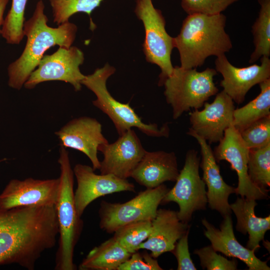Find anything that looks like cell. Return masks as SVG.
Instances as JSON below:
<instances>
[{"label": "cell", "mask_w": 270, "mask_h": 270, "mask_svg": "<svg viewBox=\"0 0 270 270\" xmlns=\"http://www.w3.org/2000/svg\"><path fill=\"white\" fill-rule=\"evenodd\" d=\"M240 134L250 150L260 148L270 144V115L253 122Z\"/></svg>", "instance_id": "obj_29"}, {"label": "cell", "mask_w": 270, "mask_h": 270, "mask_svg": "<svg viewBox=\"0 0 270 270\" xmlns=\"http://www.w3.org/2000/svg\"><path fill=\"white\" fill-rule=\"evenodd\" d=\"M114 238L93 248L80 266L82 270H118L131 256Z\"/></svg>", "instance_id": "obj_22"}, {"label": "cell", "mask_w": 270, "mask_h": 270, "mask_svg": "<svg viewBox=\"0 0 270 270\" xmlns=\"http://www.w3.org/2000/svg\"><path fill=\"white\" fill-rule=\"evenodd\" d=\"M204 108L190 113V130L210 144L220 142L226 129L233 125L234 102L223 90L216 94L212 103L206 102Z\"/></svg>", "instance_id": "obj_13"}, {"label": "cell", "mask_w": 270, "mask_h": 270, "mask_svg": "<svg viewBox=\"0 0 270 270\" xmlns=\"http://www.w3.org/2000/svg\"><path fill=\"white\" fill-rule=\"evenodd\" d=\"M98 151L104 156L100 174H112L127 179L143 158L146 152L135 132L130 129L112 143L100 145Z\"/></svg>", "instance_id": "obj_14"}, {"label": "cell", "mask_w": 270, "mask_h": 270, "mask_svg": "<svg viewBox=\"0 0 270 270\" xmlns=\"http://www.w3.org/2000/svg\"><path fill=\"white\" fill-rule=\"evenodd\" d=\"M258 2L260 6L258 16L252 26L254 50L250 56V64L262 56H270V0Z\"/></svg>", "instance_id": "obj_24"}, {"label": "cell", "mask_w": 270, "mask_h": 270, "mask_svg": "<svg viewBox=\"0 0 270 270\" xmlns=\"http://www.w3.org/2000/svg\"><path fill=\"white\" fill-rule=\"evenodd\" d=\"M164 184L140 192L124 203L102 201L98 211L100 228L114 233L120 228L135 222L151 220L156 214L158 206L169 190Z\"/></svg>", "instance_id": "obj_7"}, {"label": "cell", "mask_w": 270, "mask_h": 270, "mask_svg": "<svg viewBox=\"0 0 270 270\" xmlns=\"http://www.w3.org/2000/svg\"><path fill=\"white\" fill-rule=\"evenodd\" d=\"M256 205L255 200L241 196L230 204L236 218V230L244 234H248L246 248L254 252L260 248V242L264 240L266 232L270 229V216L258 217L254 212Z\"/></svg>", "instance_id": "obj_21"}, {"label": "cell", "mask_w": 270, "mask_h": 270, "mask_svg": "<svg viewBox=\"0 0 270 270\" xmlns=\"http://www.w3.org/2000/svg\"><path fill=\"white\" fill-rule=\"evenodd\" d=\"M220 229L208 222L206 218L202 223L206 230L204 235L211 243L214 250L228 257L237 258L242 261L249 270H270L267 261H262L254 254V250L242 246L236 240L234 232L230 214L223 216Z\"/></svg>", "instance_id": "obj_18"}, {"label": "cell", "mask_w": 270, "mask_h": 270, "mask_svg": "<svg viewBox=\"0 0 270 270\" xmlns=\"http://www.w3.org/2000/svg\"><path fill=\"white\" fill-rule=\"evenodd\" d=\"M115 71L114 67L107 64L92 74L85 76L82 84L96 96L93 104L110 118L119 136L135 127L148 136L168 138L170 134L168 123L160 128L156 124H146L129 104L120 102L112 96L107 88L106 81Z\"/></svg>", "instance_id": "obj_4"}, {"label": "cell", "mask_w": 270, "mask_h": 270, "mask_svg": "<svg viewBox=\"0 0 270 270\" xmlns=\"http://www.w3.org/2000/svg\"><path fill=\"white\" fill-rule=\"evenodd\" d=\"M226 20L222 13L188 14L180 34L174 38L182 68H196L201 66L208 56L217 57L231 50L232 42L225 30Z\"/></svg>", "instance_id": "obj_2"}, {"label": "cell", "mask_w": 270, "mask_h": 270, "mask_svg": "<svg viewBox=\"0 0 270 270\" xmlns=\"http://www.w3.org/2000/svg\"><path fill=\"white\" fill-rule=\"evenodd\" d=\"M261 64H253L244 68L233 66L225 54L216 57L215 70L222 76L220 86L232 100L239 104L245 100L249 90L254 86L270 78V59L260 58Z\"/></svg>", "instance_id": "obj_15"}, {"label": "cell", "mask_w": 270, "mask_h": 270, "mask_svg": "<svg viewBox=\"0 0 270 270\" xmlns=\"http://www.w3.org/2000/svg\"><path fill=\"white\" fill-rule=\"evenodd\" d=\"M248 172L252 182L262 189L270 186V144L258 148L250 149Z\"/></svg>", "instance_id": "obj_25"}, {"label": "cell", "mask_w": 270, "mask_h": 270, "mask_svg": "<svg viewBox=\"0 0 270 270\" xmlns=\"http://www.w3.org/2000/svg\"><path fill=\"white\" fill-rule=\"evenodd\" d=\"M179 173L174 152L146 151L130 177L146 188H152L165 182H176Z\"/></svg>", "instance_id": "obj_20"}, {"label": "cell", "mask_w": 270, "mask_h": 270, "mask_svg": "<svg viewBox=\"0 0 270 270\" xmlns=\"http://www.w3.org/2000/svg\"><path fill=\"white\" fill-rule=\"evenodd\" d=\"M104 0H48L52 9L54 22L60 25L68 22L73 14L83 12L90 15Z\"/></svg>", "instance_id": "obj_28"}, {"label": "cell", "mask_w": 270, "mask_h": 270, "mask_svg": "<svg viewBox=\"0 0 270 270\" xmlns=\"http://www.w3.org/2000/svg\"><path fill=\"white\" fill-rule=\"evenodd\" d=\"M62 146L83 152L90 160L94 170H100L99 146L108 142L102 134V125L96 118L81 116L74 118L55 132Z\"/></svg>", "instance_id": "obj_16"}, {"label": "cell", "mask_w": 270, "mask_h": 270, "mask_svg": "<svg viewBox=\"0 0 270 270\" xmlns=\"http://www.w3.org/2000/svg\"><path fill=\"white\" fill-rule=\"evenodd\" d=\"M187 134L198 142L202 155L200 166L202 170V180L207 187L206 196L210 208L218 212L222 217L232 212L228 202L229 196L235 193L236 188L227 184L220 174V167L210 144L190 130Z\"/></svg>", "instance_id": "obj_17"}, {"label": "cell", "mask_w": 270, "mask_h": 270, "mask_svg": "<svg viewBox=\"0 0 270 270\" xmlns=\"http://www.w3.org/2000/svg\"><path fill=\"white\" fill-rule=\"evenodd\" d=\"M200 164L198 152L188 150L175 185L167 192L160 204L176 202L179 207L178 217L185 223L191 220L194 212L206 210L208 204L206 184L199 174Z\"/></svg>", "instance_id": "obj_8"}, {"label": "cell", "mask_w": 270, "mask_h": 270, "mask_svg": "<svg viewBox=\"0 0 270 270\" xmlns=\"http://www.w3.org/2000/svg\"><path fill=\"white\" fill-rule=\"evenodd\" d=\"M216 74L215 69L210 68L198 72L196 68L174 67L163 86L166 101L172 108L174 120L191 108H201L210 97L218 92L214 82Z\"/></svg>", "instance_id": "obj_5"}, {"label": "cell", "mask_w": 270, "mask_h": 270, "mask_svg": "<svg viewBox=\"0 0 270 270\" xmlns=\"http://www.w3.org/2000/svg\"><path fill=\"white\" fill-rule=\"evenodd\" d=\"M152 221L142 220L125 225L114 233V238L130 254L138 250V246L148 237Z\"/></svg>", "instance_id": "obj_27"}, {"label": "cell", "mask_w": 270, "mask_h": 270, "mask_svg": "<svg viewBox=\"0 0 270 270\" xmlns=\"http://www.w3.org/2000/svg\"><path fill=\"white\" fill-rule=\"evenodd\" d=\"M158 260L147 252L138 251L132 254L130 258L122 263L118 270H162Z\"/></svg>", "instance_id": "obj_32"}, {"label": "cell", "mask_w": 270, "mask_h": 270, "mask_svg": "<svg viewBox=\"0 0 270 270\" xmlns=\"http://www.w3.org/2000/svg\"><path fill=\"white\" fill-rule=\"evenodd\" d=\"M59 186V178L12 180L0 194V210L19 206L55 205Z\"/></svg>", "instance_id": "obj_12"}, {"label": "cell", "mask_w": 270, "mask_h": 270, "mask_svg": "<svg viewBox=\"0 0 270 270\" xmlns=\"http://www.w3.org/2000/svg\"><path fill=\"white\" fill-rule=\"evenodd\" d=\"M84 60V53L78 48L60 46L52 54L43 56L24 86L32 89L44 82L60 80L71 84L76 91H79L85 77L80 69Z\"/></svg>", "instance_id": "obj_9"}, {"label": "cell", "mask_w": 270, "mask_h": 270, "mask_svg": "<svg viewBox=\"0 0 270 270\" xmlns=\"http://www.w3.org/2000/svg\"><path fill=\"white\" fill-rule=\"evenodd\" d=\"M258 84L259 94L244 106L234 110L233 126L240 133L256 121L270 115V78Z\"/></svg>", "instance_id": "obj_23"}, {"label": "cell", "mask_w": 270, "mask_h": 270, "mask_svg": "<svg viewBox=\"0 0 270 270\" xmlns=\"http://www.w3.org/2000/svg\"><path fill=\"white\" fill-rule=\"evenodd\" d=\"M9 2V0H0V34L1 31V26L2 25L4 20V14L6 6Z\"/></svg>", "instance_id": "obj_34"}, {"label": "cell", "mask_w": 270, "mask_h": 270, "mask_svg": "<svg viewBox=\"0 0 270 270\" xmlns=\"http://www.w3.org/2000/svg\"><path fill=\"white\" fill-rule=\"evenodd\" d=\"M238 0H182L181 6L188 14L208 15L222 13L228 6Z\"/></svg>", "instance_id": "obj_31"}, {"label": "cell", "mask_w": 270, "mask_h": 270, "mask_svg": "<svg viewBox=\"0 0 270 270\" xmlns=\"http://www.w3.org/2000/svg\"><path fill=\"white\" fill-rule=\"evenodd\" d=\"M190 229L182 236L176 244L172 252L178 261V270H196L188 250V236Z\"/></svg>", "instance_id": "obj_33"}, {"label": "cell", "mask_w": 270, "mask_h": 270, "mask_svg": "<svg viewBox=\"0 0 270 270\" xmlns=\"http://www.w3.org/2000/svg\"><path fill=\"white\" fill-rule=\"evenodd\" d=\"M250 149L242 139L240 132L233 125L226 130L222 140L214 148V154L216 162L226 160L238 176V186L235 193L249 200H261L269 198L268 189L254 184L248 172Z\"/></svg>", "instance_id": "obj_10"}, {"label": "cell", "mask_w": 270, "mask_h": 270, "mask_svg": "<svg viewBox=\"0 0 270 270\" xmlns=\"http://www.w3.org/2000/svg\"><path fill=\"white\" fill-rule=\"evenodd\" d=\"M189 228L188 223L179 219L176 211L158 209L152 221L151 232L148 238L138 246V250H148L155 258L164 252H172L178 240Z\"/></svg>", "instance_id": "obj_19"}, {"label": "cell", "mask_w": 270, "mask_h": 270, "mask_svg": "<svg viewBox=\"0 0 270 270\" xmlns=\"http://www.w3.org/2000/svg\"><path fill=\"white\" fill-rule=\"evenodd\" d=\"M134 12L145 29L143 50L146 59L160 68L158 84L162 86L173 70L170 56L174 48V38L166 32L164 18L152 0H136Z\"/></svg>", "instance_id": "obj_6"}, {"label": "cell", "mask_w": 270, "mask_h": 270, "mask_svg": "<svg viewBox=\"0 0 270 270\" xmlns=\"http://www.w3.org/2000/svg\"><path fill=\"white\" fill-rule=\"evenodd\" d=\"M42 0L36 4L32 16L24 24V35L27 37L25 48L20 56L8 66V84L20 90L36 69L50 48L58 45L70 48L73 44L77 31L76 26L69 22L57 28L49 26L44 13Z\"/></svg>", "instance_id": "obj_1"}, {"label": "cell", "mask_w": 270, "mask_h": 270, "mask_svg": "<svg viewBox=\"0 0 270 270\" xmlns=\"http://www.w3.org/2000/svg\"><path fill=\"white\" fill-rule=\"evenodd\" d=\"M194 253L199 257L200 266L204 270H237L238 262L236 260L233 258L232 260H228L224 256L218 254L211 245L196 249L194 250Z\"/></svg>", "instance_id": "obj_30"}, {"label": "cell", "mask_w": 270, "mask_h": 270, "mask_svg": "<svg viewBox=\"0 0 270 270\" xmlns=\"http://www.w3.org/2000/svg\"><path fill=\"white\" fill-rule=\"evenodd\" d=\"M94 171L92 168L80 164H76L73 169L77 182L74 202L80 217L88 204L98 198L114 192H136L134 184L127 179L112 174H97Z\"/></svg>", "instance_id": "obj_11"}, {"label": "cell", "mask_w": 270, "mask_h": 270, "mask_svg": "<svg viewBox=\"0 0 270 270\" xmlns=\"http://www.w3.org/2000/svg\"><path fill=\"white\" fill-rule=\"evenodd\" d=\"M58 162L60 174L59 190L55 204L59 227V246L55 270H74V253L83 227V222L76 212L74 192V172L68 152L61 146Z\"/></svg>", "instance_id": "obj_3"}, {"label": "cell", "mask_w": 270, "mask_h": 270, "mask_svg": "<svg viewBox=\"0 0 270 270\" xmlns=\"http://www.w3.org/2000/svg\"><path fill=\"white\" fill-rule=\"evenodd\" d=\"M27 1L12 0L11 8L4 18L0 34L9 44H19L24 36V14Z\"/></svg>", "instance_id": "obj_26"}]
</instances>
